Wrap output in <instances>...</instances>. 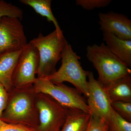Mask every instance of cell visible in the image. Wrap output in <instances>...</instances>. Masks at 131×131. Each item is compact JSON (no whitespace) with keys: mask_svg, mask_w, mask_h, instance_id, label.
<instances>
[{"mask_svg":"<svg viewBox=\"0 0 131 131\" xmlns=\"http://www.w3.org/2000/svg\"><path fill=\"white\" fill-rule=\"evenodd\" d=\"M110 0H76V5L88 10L105 7L110 5Z\"/></svg>","mask_w":131,"mask_h":131,"instance_id":"d6986e66","label":"cell"},{"mask_svg":"<svg viewBox=\"0 0 131 131\" xmlns=\"http://www.w3.org/2000/svg\"><path fill=\"white\" fill-rule=\"evenodd\" d=\"M81 57L73 51L71 45L66 41L61 54V67L56 73L46 79L54 84L69 82L81 94L88 97L89 90L87 78L90 71L83 69L79 61Z\"/></svg>","mask_w":131,"mask_h":131,"instance_id":"277c9868","label":"cell"},{"mask_svg":"<svg viewBox=\"0 0 131 131\" xmlns=\"http://www.w3.org/2000/svg\"><path fill=\"white\" fill-rule=\"evenodd\" d=\"M33 87L36 93L49 95L68 109L81 110L90 114L86 102L75 88L63 83L54 84L46 78H37Z\"/></svg>","mask_w":131,"mask_h":131,"instance_id":"5b68a950","label":"cell"},{"mask_svg":"<svg viewBox=\"0 0 131 131\" xmlns=\"http://www.w3.org/2000/svg\"><path fill=\"white\" fill-rule=\"evenodd\" d=\"M108 125V131H131V122L124 119L114 110Z\"/></svg>","mask_w":131,"mask_h":131,"instance_id":"2e32d148","label":"cell"},{"mask_svg":"<svg viewBox=\"0 0 131 131\" xmlns=\"http://www.w3.org/2000/svg\"><path fill=\"white\" fill-rule=\"evenodd\" d=\"M90 117L88 113L68 109L66 119L60 131H85Z\"/></svg>","mask_w":131,"mask_h":131,"instance_id":"5bb4252c","label":"cell"},{"mask_svg":"<svg viewBox=\"0 0 131 131\" xmlns=\"http://www.w3.org/2000/svg\"><path fill=\"white\" fill-rule=\"evenodd\" d=\"M27 43L20 19L7 16L0 18V56L20 50Z\"/></svg>","mask_w":131,"mask_h":131,"instance_id":"ba28073f","label":"cell"},{"mask_svg":"<svg viewBox=\"0 0 131 131\" xmlns=\"http://www.w3.org/2000/svg\"><path fill=\"white\" fill-rule=\"evenodd\" d=\"M22 9L10 3L0 0V18L4 16L15 17L21 20L23 18Z\"/></svg>","mask_w":131,"mask_h":131,"instance_id":"e0dca14e","label":"cell"},{"mask_svg":"<svg viewBox=\"0 0 131 131\" xmlns=\"http://www.w3.org/2000/svg\"><path fill=\"white\" fill-rule=\"evenodd\" d=\"M99 24L103 32L112 34L117 37L125 40H131V20L122 14L111 12L100 13Z\"/></svg>","mask_w":131,"mask_h":131,"instance_id":"30bf717a","label":"cell"},{"mask_svg":"<svg viewBox=\"0 0 131 131\" xmlns=\"http://www.w3.org/2000/svg\"><path fill=\"white\" fill-rule=\"evenodd\" d=\"M109 125L104 120L91 115L85 131H108Z\"/></svg>","mask_w":131,"mask_h":131,"instance_id":"ffe728a7","label":"cell"},{"mask_svg":"<svg viewBox=\"0 0 131 131\" xmlns=\"http://www.w3.org/2000/svg\"><path fill=\"white\" fill-rule=\"evenodd\" d=\"M66 41L63 33L55 30L46 36L40 33L29 42L37 48L39 55L37 78H47L56 72L57 63L61 59L62 50Z\"/></svg>","mask_w":131,"mask_h":131,"instance_id":"3957f363","label":"cell"},{"mask_svg":"<svg viewBox=\"0 0 131 131\" xmlns=\"http://www.w3.org/2000/svg\"><path fill=\"white\" fill-rule=\"evenodd\" d=\"M19 1L22 4L30 6L37 13L46 18L49 22H52L58 32H63L52 12L51 0H20Z\"/></svg>","mask_w":131,"mask_h":131,"instance_id":"9a60e30c","label":"cell"},{"mask_svg":"<svg viewBox=\"0 0 131 131\" xmlns=\"http://www.w3.org/2000/svg\"><path fill=\"white\" fill-rule=\"evenodd\" d=\"M89 95L87 104L90 114L104 120L109 125L114 109L105 88L90 71L88 76Z\"/></svg>","mask_w":131,"mask_h":131,"instance_id":"9c48e42d","label":"cell"},{"mask_svg":"<svg viewBox=\"0 0 131 131\" xmlns=\"http://www.w3.org/2000/svg\"><path fill=\"white\" fill-rule=\"evenodd\" d=\"M0 131H37L34 128L25 125L7 123L0 119Z\"/></svg>","mask_w":131,"mask_h":131,"instance_id":"44dd1931","label":"cell"},{"mask_svg":"<svg viewBox=\"0 0 131 131\" xmlns=\"http://www.w3.org/2000/svg\"><path fill=\"white\" fill-rule=\"evenodd\" d=\"M35 104L38 114L37 131H60L65 122L68 108L49 95L36 94Z\"/></svg>","mask_w":131,"mask_h":131,"instance_id":"8992f818","label":"cell"},{"mask_svg":"<svg viewBox=\"0 0 131 131\" xmlns=\"http://www.w3.org/2000/svg\"><path fill=\"white\" fill-rule=\"evenodd\" d=\"M105 88L111 102H131V75L120 78Z\"/></svg>","mask_w":131,"mask_h":131,"instance_id":"4fadbf2b","label":"cell"},{"mask_svg":"<svg viewBox=\"0 0 131 131\" xmlns=\"http://www.w3.org/2000/svg\"><path fill=\"white\" fill-rule=\"evenodd\" d=\"M8 93L5 88L0 84V118L7 105Z\"/></svg>","mask_w":131,"mask_h":131,"instance_id":"7402d4cb","label":"cell"},{"mask_svg":"<svg viewBox=\"0 0 131 131\" xmlns=\"http://www.w3.org/2000/svg\"><path fill=\"white\" fill-rule=\"evenodd\" d=\"M21 50L0 56V84L8 93L13 89L12 78Z\"/></svg>","mask_w":131,"mask_h":131,"instance_id":"7c38bea8","label":"cell"},{"mask_svg":"<svg viewBox=\"0 0 131 131\" xmlns=\"http://www.w3.org/2000/svg\"><path fill=\"white\" fill-rule=\"evenodd\" d=\"M86 57L99 75L98 81L106 88L121 78L131 75L130 69L112 53L104 43L88 46Z\"/></svg>","mask_w":131,"mask_h":131,"instance_id":"7a4b0ae2","label":"cell"},{"mask_svg":"<svg viewBox=\"0 0 131 131\" xmlns=\"http://www.w3.org/2000/svg\"><path fill=\"white\" fill-rule=\"evenodd\" d=\"M114 109L120 116L131 122V102L115 101L112 102Z\"/></svg>","mask_w":131,"mask_h":131,"instance_id":"ac0fdd59","label":"cell"},{"mask_svg":"<svg viewBox=\"0 0 131 131\" xmlns=\"http://www.w3.org/2000/svg\"><path fill=\"white\" fill-rule=\"evenodd\" d=\"M36 94L33 86L28 88L13 89L8 93L7 105L0 119L7 123L37 129L39 118L35 104Z\"/></svg>","mask_w":131,"mask_h":131,"instance_id":"6da1fadb","label":"cell"},{"mask_svg":"<svg viewBox=\"0 0 131 131\" xmlns=\"http://www.w3.org/2000/svg\"><path fill=\"white\" fill-rule=\"evenodd\" d=\"M103 40L108 49L130 69L131 67V40L120 39L112 34L103 32Z\"/></svg>","mask_w":131,"mask_h":131,"instance_id":"8fae6325","label":"cell"},{"mask_svg":"<svg viewBox=\"0 0 131 131\" xmlns=\"http://www.w3.org/2000/svg\"><path fill=\"white\" fill-rule=\"evenodd\" d=\"M39 58L37 48L28 43L21 50L13 78V88L26 89L32 86L37 80Z\"/></svg>","mask_w":131,"mask_h":131,"instance_id":"52a82bcc","label":"cell"}]
</instances>
